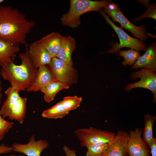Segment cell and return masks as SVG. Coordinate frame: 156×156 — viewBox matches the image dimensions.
<instances>
[{"label":"cell","mask_w":156,"mask_h":156,"mask_svg":"<svg viewBox=\"0 0 156 156\" xmlns=\"http://www.w3.org/2000/svg\"><path fill=\"white\" fill-rule=\"evenodd\" d=\"M36 24L33 20L10 5H0V38L26 45V36Z\"/></svg>","instance_id":"1"},{"label":"cell","mask_w":156,"mask_h":156,"mask_svg":"<svg viewBox=\"0 0 156 156\" xmlns=\"http://www.w3.org/2000/svg\"><path fill=\"white\" fill-rule=\"evenodd\" d=\"M29 44L25 45V52L19 54L21 64L16 65L13 61L1 67L0 75L8 81L11 86L19 92L27 90L34 80L38 69L34 66L28 53Z\"/></svg>","instance_id":"2"},{"label":"cell","mask_w":156,"mask_h":156,"mask_svg":"<svg viewBox=\"0 0 156 156\" xmlns=\"http://www.w3.org/2000/svg\"><path fill=\"white\" fill-rule=\"evenodd\" d=\"M112 2L111 0H70L69 11L61 17V23L72 29L76 28L81 24L82 14L90 11L100 12L104 6Z\"/></svg>","instance_id":"3"},{"label":"cell","mask_w":156,"mask_h":156,"mask_svg":"<svg viewBox=\"0 0 156 156\" xmlns=\"http://www.w3.org/2000/svg\"><path fill=\"white\" fill-rule=\"evenodd\" d=\"M103 10L113 20L120 24L119 27L129 30L137 38L145 41L148 38L144 25H136L127 18L121 11L120 7L112 2L104 6Z\"/></svg>","instance_id":"4"},{"label":"cell","mask_w":156,"mask_h":156,"mask_svg":"<svg viewBox=\"0 0 156 156\" xmlns=\"http://www.w3.org/2000/svg\"><path fill=\"white\" fill-rule=\"evenodd\" d=\"M106 20V22L114 29L117 35L120 40V43H111L112 47L105 53H116L121 48L124 47L130 48L138 51H145L147 46L143 41L132 37L125 32L122 29L116 26L113 22L102 9L100 12Z\"/></svg>","instance_id":"5"},{"label":"cell","mask_w":156,"mask_h":156,"mask_svg":"<svg viewBox=\"0 0 156 156\" xmlns=\"http://www.w3.org/2000/svg\"><path fill=\"white\" fill-rule=\"evenodd\" d=\"M81 146L89 144L109 143L116 135L115 133L91 127L89 128L78 129L74 131Z\"/></svg>","instance_id":"6"},{"label":"cell","mask_w":156,"mask_h":156,"mask_svg":"<svg viewBox=\"0 0 156 156\" xmlns=\"http://www.w3.org/2000/svg\"><path fill=\"white\" fill-rule=\"evenodd\" d=\"M47 66L54 77L60 81L69 86L77 82V71L73 65L55 57Z\"/></svg>","instance_id":"7"},{"label":"cell","mask_w":156,"mask_h":156,"mask_svg":"<svg viewBox=\"0 0 156 156\" xmlns=\"http://www.w3.org/2000/svg\"><path fill=\"white\" fill-rule=\"evenodd\" d=\"M156 72L151 70L142 68L139 71L131 73L130 78L131 79H140L139 81L127 85L125 90L130 92L133 88H141L150 90L153 95V103L156 102Z\"/></svg>","instance_id":"8"},{"label":"cell","mask_w":156,"mask_h":156,"mask_svg":"<svg viewBox=\"0 0 156 156\" xmlns=\"http://www.w3.org/2000/svg\"><path fill=\"white\" fill-rule=\"evenodd\" d=\"M127 143L129 156H150L147 144L142 138V132L137 128L134 131L130 129Z\"/></svg>","instance_id":"9"},{"label":"cell","mask_w":156,"mask_h":156,"mask_svg":"<svg viewBox=\"0 0 156 156\" xmlns=\"http://www.w3.org/2000/svg\"><path fill=\"white\" fill-rule=\"evenodd\" d=\"M35 135V134H33L26 144H13L11 146L12 151L22 153L27 156H40L42 152L48 148L49 144L46 140L36 141Z\"/></svg>","instance_id":"10"},{"label":"cell","mask_w":156,"mask_h":156,"mask_svg":"<svg viewBox=\"0 0 156 156\" xmlns=\"http://www.w3.org/2000/svg\"><path fill=\"white\" fill-rule=\"evenodd\" d=\"M129 134L127 132L119 130L102 156H129L127 143Z\"/></svg>","instance_id":"11"},{"label":"cell","mask_w":156,"mask_h":156,"mask_svg":"<svg viewBox=\"0 0 156 156\" xmlns=\"http://www.w3.org/2000/svg\"><path fill=\"white\" fill-rule=\"evenodd\" d=\"M28 53L32 64L36 69L42 65H48L52 58L38 40L29 45Z\"/></svg>","instance_id":"12"},{"label":"cell","mask_w":156,"mask_h":156,"mask_svg":"<svg viewBox=\"0 0 156 156\" xmlns=\"http://www.w3.org/2000/svg\"><path fill=\"white\" fill-rule=\"evenodd\" d=\"M144 53L133 65L132 69L146 68L156 72V43H152L147 47Z\"/></svg>","instance_id":"13"},{"label":"cell","mask_w":156,"mask_h":156,"mask_svg":"<svg viewBox=\"0 0 156 156\" xmlns=\"http://www.w3.org/2000/svg\"><path fill=\"white\" fill-rule=\"evenodd\" d=\"M38 69V72L34 80L26 90L28 92L41 91L55 78L47 65L41 66Z\"/></svg>","instance_id":"14"},{"label":"cell","mask_w":156,"mask_h":156,"mask_svg":"<svg viewBox=\"0 0 156 156\" xmlns=\"http://www.w3.org/2000/svg\"><path fill=\"white\" fill-rule=\"evenodd\" d=\"M19 45L0 38V65L2 67L13 61L20 50Z\"/></svg>","instance_id":"15"},{"label":"cell","mask_w":156,"mask_h":156,"mask_svg":"<svg viewBox=\"0 0 156 156\" xmlns=\"http://www.w3.org/2000/svg\"><path fill=\"white\" fill-rule=\"evenodd\" d=\"M63 36L56 32L44 36L38 42L43 47L51 57H56L61 46Z\"/></svg>","instance_id":"16"},{"label":"cell","mask_w":156,"mask_h":156,"mask_svg":"<svg viewBox=\"0 0 156 156\" xmlns=\"http://www.w3.org/2000/svg\"><path fill=\"white\" fill-rule=\"evenodd\" d=\"M76 47V41L71 36H63L56 57L73 65L72 55Z\"/></svg>","instance_id":"17"},{"label":"cell","mask_w":156,"mask_h":156,"mask_svg":"<svg viewBox=\"0 0 156 156\" xmlns=\"http://www.w3.org/2000/svg\"><path fill=\"white\" fill-rule=\"evenodd\" d=\"M27 98L20 96L13 105L10 110L8 117L22 124L24 122L26 113Z\"/></svg>","instance_id":"18"},{"label":"cell","mask_w":156,"mask_h":156,"mask_svg":"<svg viewBox=\"0 0 156 156\" xmlns=\"http://www.w3.org/2000/svg\"><path fill=\"white\" fill-rule=\"evenodd\" d=\"M69 86L55 78L41 91L44 93V99L47 103L53 101L56 94L60 90L68 89Z\"/></svg>","instance_id":"19"},{"label":"cell","mask_w":156,"mask_h":156,"mask_svg":"<svg viewBox=\"0 0 156 156\" xmlns=\"http://www.w3.org/2000/svg\"><path fill=\"white\" fill-rule=\"evenodd\" d=\"M7 99L1 106L0 114L4 118L8 117L11 107L20 96L19 92L11 86L5 91Z\"/></svg>","instance_id":"20"},{"label":"cell","mask_w":156,"mask_h":156,"mask_svg":"<svg viewBox=\"0 0 156 156\" xmlns=\"http://www.w3.org/2000/svg\"><path fill=\"white\" fill-rule=\"evenodd\" d=\"M69 112L64 108L61 101L50 108L44 111L41 115L43 118L56 119L63 118Z\"/></svg>","instance_id":"21"},{"label":"cell","mask_w":156,"mask_h":156,"mask_svg":"<svg viewBox=\"0 0 156 156\" xmlns=\"http://www.w3.org/2000/svg\"><path fill=\"white\" fill-rule=\"evenodd\" d=\"M156 120V116H152L148 113L144 115V126L142 139L150 147L153 136V126Z\"/></svg>","instance_id":"22"},{"label":"cell","mask_w":156,"mask_h":156,"mask_svg":"<svg viewBox=\"0 0 156 156\" xmlns=\"http://www.w3.org/2000/svg\"><path fill=\"white\" fill-rule=\"evenodd\" d=\"M116 53L124 57V60L122 63V64L124 66L127 65H133L141 56L139 51L132 49L123 51L120 49Z\"/></svg>","instance_id":"23"},{"label":"cell","mask_w":156,"mask_h":156,"mask_svg":"<svg viewBox=\"0 0 156 156\" xmlns=\"http://www.w3.org/2000/svg\"><path fill=\"white\" fill-rule=\"evenodd\" d=\"M82 99L77 96H67L64 98L62 101V105L67 111L76 109L80 106Z\"/></svg>","instance_id":"24"},{"label":"cell","mask_w":156,"mask_h":156,"mask_svg":"<svg viewBox=\"0 0 156 156\" xmlns=\"http://www.w3.org/2000/svg\"><path fill=\"white\" fill-rule=\"evenodd\" d=\"M108 145V143L88 145L86 146L88 149L86 156H102Z\"/></svg>","instance_id":"25"},{"label":"cell","mask_w":156,"mask_h":156,"mask_svg":"<svg viewBox=\"0 0 156 156\" xmlns=\"http://www.w3.org/2000/svg\"><path fill=\"white\" fill-rule=\"evenodd\" d=\"M146 7H147L146 10L138 17H136L132 21L133 22L139 21L143 19L151 18L156 20V3L149 4Z\"/></svg>","instance_id":"26"},{"label":"cell","mask_w":156,"mask_h":156,"mask_svg":"<svg viewBox=\"0 0 156 156\" xmlns=\"http://www.w3.org/2000/svg\"><path fill=\"white\" fill-rule=\"evenodd\" d=\"M14 124L13 122H10L4 119L0 114V141L12 128Z\"/></svg>","instance_id":"27"},{"label":"cell","mask_w":156,"mask_h":156,"mask_svg":"<svg viewBox=\"0 0 156 156\" xmlns=\"http://www.w3.org/2000/svg\"><path fill=\"white\" fill-rule=\"evenodd\" d=\"M12 151L11 146L4 144L0 145V154L11 153Z\"/></svg>","instance_id":"28"},{"label":"cell","mask_w":156,"mask_h":156,"mask_svg":"<svg viewBox=\"0 0 156 156\" xmlns=\"http://www.w3.org/2000/svg\"><path fill=\"white\" fill-rule=\"evenodd\" d=\"M150 148L152 156H156V138L153 137L151 142Z\"/></svg>","instance_id":"29"},{"label":"cell","mask_w":156,"mask_h":156,"mask_svg":"<svg viewBox=\"0 0 156 156\" xmlns=\"http://www.w3.org/2000/svg\"><path fill=\"white\" fill-rule=\"evenodd\" d=\"M63 148L66 153V156H77L75 150H71L66 146H64Z\"/></svg>","instance_id":"30"},{"label":"cell","mask_w":156,"mask_h":156,"mask_svg":"<svg viewBox=\"0 0 156 156\" xmlns=\"http://www.w3.org/2000/svg\"><path fill=\"white\" fill-rule=\"evenodd\" d=\"M2 83L0 79V107L2 103Z\"/></svg>","instance_id":"31"},{"label":"cell","mask_w":156,"mask_h":156,"mask_svg":"<svg viewBox=\"0 0 156 156\" xmlns=\"http://www.w3.org/2000/svg\"><path fill=\"white\" fill-rule=\"evenodd\" d=\"M9 156H26L25 155H24H24L20 154V155H16L15 154H11Z\"/></svg>","instance_id":"32"},{"label":"cell","mask_w":156,"mask_h":156,"mask_svg":"<svg viewBox=\"0 0 156 156\" xmlns=\"http://www.w3.org/2000/svg\"><path fill=\"white\" fill-rule=\"evenodd\" d=\"M147 35L148 36H149L153 37V38H156L155 37V36L154 35L151 34L149 33H147Z\"/></svg>","instance_id":"33"},{"label":"cell","mask_w":156,"mask_h":156,"mask_svg":"<svg viewBox=\"0 0 156 156\" xmlns=\"http://www.w3.org/2000/svg\"><path fill=\"white\" fill-rule=\"evenodd\" d=\"M4 1H5L4 0H0V4H1V3L3 2Z\"/></svg>","instance_id":"34"}]
</instances>
